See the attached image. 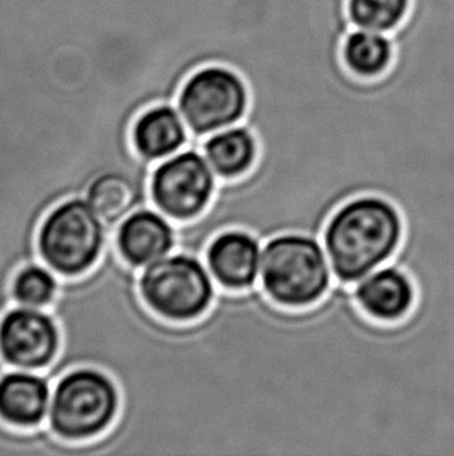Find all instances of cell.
Returning <instances> with one entry per match:
<instances>
[{
	"label": "cell",
	"mask_w": 454,
	"mask_h": 456,
	"mask_svg": "<svg viewBox=\"0 0 454 456\" xmlns=\"http://www.w3.org/2000/svg\"><path fill=\"white\" fill-rule=\"evenodd\" d=\"M52 389L44 372L8 368L0 376V420L19 430L45 426Z\"/></svg>",
	"instance_id": "8fae6325"
},
{
	"label": "cell",
	"mask_w": 454,
	"mask_h": 456,
	"mask_svg": "<svg viewBox=\"0 0 454 456\" xmlns=\"http://www.w3.org/2000/svg\"><path fill=\"white\" fill-rule=\"evenodd\" d=\"M114 241L120 257L141 272L176 249V226L159 209L147 206L117 226Z\"/></svg>",
	"instance_id": "30bf717a"
},
{
	"label": "cell",
	"mask_w": 454,
	"mask_h": 456,
	"mask_svg": "<svg viewBox=\"0 0 454 456\" xmlns=\"http://www.w3.org/2000/svg\"><path fill=\"white\" fill-rule=\"evenodd\" d=\"M263 243L245 229H226L206 248L204 262L220 289L245 291L260 284Z\"/></svg>",
	"instance_id": "9c48e42d"
},
{
	"label": "cell",
	"mask_w": 454,
	"mask_h": 456,
	"mask_svg": "<svg viewBox=\"0 0 454 456\" xmlns=\"http://www.w3.org/2000/svg\"><path fill=\"white\" fill-rule=\"evenodd\" d=\"M120 408V388L108 372L75 368L53 383L47 426L64 443H89L114 426Z\"/></svg>",
	"instance_id": "3957f363"
},
{
	"label": "cell",
	"mask_w": 454,
	"mask_h": 456,
	"mask_svg": "<svg viewBox=\"0 0 454 456\" xmlns=\"http://www.w3.org/2000/svg\"><path fill=\"white\" fill-rule=\"evenodd\" d=\"M191 131L174 106L160 103L142 111L133 124L131 141L143 159L159 162L189 147Z\"/></svg>",
	"instance_id": "4fadbf2b"
},
{
	"label": "cell",
	"mask_w": 454,
	"mask_h": 456,
	"mask_svg": "<svg viewBox=\"0 0 454 456\" xmlns=\"http://www.w3.org/2000/svg\"><path fill=\"white\" fill-rule=\"evenodd\" d=\"M393 37L380 31L352 28L341 47V60L350 74L361 80H377L393 62Z\"/></svg>",
	"instance_id": "9a60e30c"
},
{
	"label": "cell",
	"mask_w": 454,
	"mask_h": 456,
	"mask_svg": "<svg viewBox=\"0 0 454 456\" xmlns=\"http://www.w3.org/2000/svg\"><path fill=\"white\" fill-rule=\"evenodd\" d=\"M218 183L203 151L185 147L154 166L150 193L154 208L170 220L191 222L209 208Z\"/></svg>",
	"instance_id": "52a82bcc"
},
{
	"label": "cell",
	"mask_w": 454,
	"mask_h": 456,
	"mask_svg": "<svg viewBox=\"0 0 454 456\" xmlns=\"http://www.w3.org/2000/svg\"><path fill=\"white\" fill-rule=\"evenodd\" d=\"M86 200L105 222L108 240H114L117 226L131 212L148 206L133 183L118 173H106L95 179L87 189Z\"/></svg>",
	"instance_id": "2e32d148"
},
{
	"label": "cell",
	"mask_w": 454,
	"mask_h": 456,
	"mask_svg": "<svg viewBox=\"0 0 454 456\" xmlns=\"http://www.w3.org/2000/svg\"><path fill=\"white\" fill-rule=\"evenodd\" d=\"M201 151L218 179L241 178L257 162V137L245 124L233 125L206 137Z\"/></svg>",
	"instance_id": "5bb4252c"
},
{
	"label": "cell",
	"mask_w": 454,
	"mask_h": 456,
	"mask_svg": "<svg viewBox=\"0 0 454 456\" xmlns=\"http://www.w3.org/2000/svg\"><path fill=\"white\" fill-rule=\"evenodd\" d=\"M412 0H347V16L353 28L391 35L411 12Z\"/></svg>",
	"instance_id": "ac0fdd59"
},
{
	"label": "cell",
	"mask_w": 454,
	"mask_h": 456,
	"mask_svg": "<svg viewBox=\"0 0 454 456\" xmlns=\"http://www.w3.org/2000/svg\"><path fill=\"white\" fill-rule=\"evenodd\" d=\"M139 291L160 318L191 322L209 312L218 284L203 257L176 251L139 272Z\"/></svg>",
	"instance_id": "5b68a950"
},
{
	"label": "cell",
	"mask_w": 454,
	"mask_h": 456,
	"mask_svg": "<svg viewBox=\"0 0 454 456\" xmlns=\"http://www.w3.org/2000/svg\"><path fill=\"white\" fill-rule=\"evenodd\" d=\"M61 278L52 268L35 262L22 266L12 278V303L22 307L47 308L55 303Z\"/></svg>",
	"instance_id": "e0dca14e"
},
{
	"label": "cell",
	"mask_w": 454,
	"mask_h": 456,
	"mask_svg": "<svg viewBox=\"0 0 454 456\" xmlns=\"http://www.w3.org/2000/svg\"><path fill=\"white\" fill-rule=\"evenodd\" d=\"M405 223L395 204L378 195L344 203L327 222L322 245L335 282L355 285L399 253Z\"/></svg>",
	"instance_id": "6da1fadb"
},
{
	"label": "cell",
	"mask_w": 454,
	"mask_h": 456,
	"mask_svg": "<svg viewBox=\"0 0 454 456\" xmlns=\"http://www.w3.org/2000/svg\"><path fill=\"white\" fill-rule=\"evenodd\" d=\"M352 297L369 318L380 322H399L411 314L416 304V285L399 266L377 268L352 285Z\"/></svg>",
	"instance_id": "7c38bea8"
},
{
	"label": "cell",
	"mask_w": 454,
	"mask_h": 456,
	"mask_svg": "<svg viewBox=\"0 0 454 456\" xmlns=\"http://www.w3.org/2000/svg\"><path fill=\"white\" fill-rule=\"evenodd\" d=\"M62 335L49 308L12 305L0 318V357L8 368L44 372L60 355Z\"/></svg>",
	"instance_id": "ba28073f"
},
{
	"label": "cell",
	"mask_w": 454,
	"mask_h": 456,
	"mask_svg": "<svg viewBox=\"0 0 454 456\" xmlns=\"http://www.w3.org/2000/svg\"><path fill=\"white\" fill-rule=\"evenodd\" d=\"M108 229L83 197L69 198L45 216L37 232L41 262L60 278H81L99 264Z\"/></svg>",
	"instance_id": "277c9868"
},
{
	"label": "cell",
	"mask_w": 454,
	"mask_h": 456,
	"mask_svg": "<svg viewBox=\"0 0 454 456\" xmlns=\"http://www.w3.org/2000/svg\"><path fill=\"white\" fill-rule=\"evenodd\" d=\"M249 102V87L235 69L209 64L193 70L176 99L179 112L191 131L189 147L201 150L206 137L243 124Z\"/></svg>",
	"instance_id": "8992f818"
},
{
	"label": "cell",
	"mask_w": 454,
	"mask_h": 456,
	"mask_svg": "<svg viewBox=\"0 0 454 456\" xmlns=\"http://www.w3.org/2000/svg\"><path fill=\"white\" fill-rule=\"evenodd\" d=\"M333 282L326 248L316 237L287 232L262 248L260 287L280 307H312L327 297Z\"/></svg>",
	"instance_id": "7a4b0ae2"
}]
</instances>
